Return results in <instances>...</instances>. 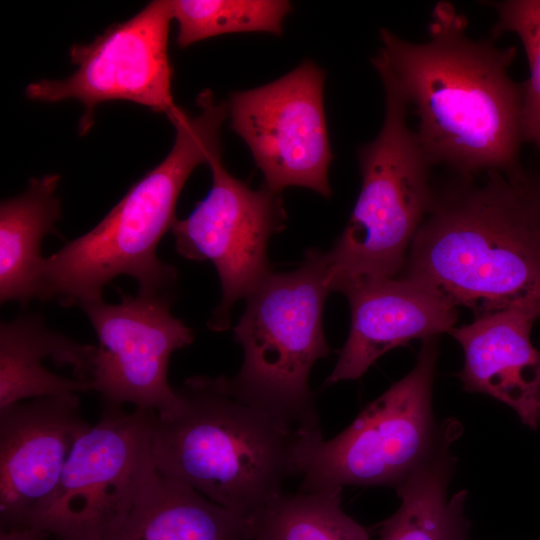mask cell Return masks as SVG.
Segmentation results:
<instances>
[{"label":"cell","mask_w":540,"mask_h":540,"mask_svg":"<svg viewBox=\"0 0 540 540\" xmlns=\"http://www.w3.org/2000/svg\"><path fill=\"white\" fill-rule=\"evenodd\" d=\"M460 433L453 420L433 456L395 488L401 503L379 524L380 540H471L464 510L467 492L448 496L455 466L450 446Z\"/></svg>","instance_id":"19"},{"label":"cell","mask_w":540,"mask_h":540,"mask_svg":"<svg viewBox=\"0 0 540 540\" xmlns=\"http://www.w3.org/2000/svg\"><path fill=\"white\" fill-rule=\"evenodd\" d=\"M467 26L463 13L440 1L423 42L381 28L371 62L417 116L415 133L432 166L462 177L518 172L522 87L509 74L516 47L474 39Z\"/></svg>","instance_id":"1"},{"label":"cell","mask_w":540,"mask_h":540,"mask_svg":"<svg viewBox=\"0 0 540 540\" xmlns=\"http://www.w3.org/2000/svg\"><path fill=\"white\" fill-rule=\"evenodd\" d=\"M383 87L381 130L357 153L360 193L345 229L326 252L332 291L398 277L433 201L432 165L408 124L409 108L393 87Z\"/></svg>","instance_id":"6"},{"label":"cell","mask_w":540,"mask_h":540,"mask_svg":"<svg viewBox=\"0 0 540 540\" xmlns=\"http://www.w3.org/2000/svg\"><path fill=\"white\" fill-rule=\"evenodd\" d=\"M49 534L31 527L1 529L0 540H47Z\"/></svg>","instance_id":"23"},{"label":"cell","mask_w":540,"mask_h":540,"mask_svg":"<svg viewBox=\"0 0 540 540\" xmlns=\"http://www.w3.org/2000/svg\"><path fill=\"white\" fill-rule=\"evenodd\" d=\"M537 319L529 310L509 309L450 332L464 354L463 388L506 404L532 429L540 423V351L531 341Z\"/></svg>","instance_id":"15"},{"label":"cell","mask_w":540,"mask_h":540,"mask_svg":"<svg viewBox=\"0 0 540 540\" xmlns=\"http://www.w3.org/2000/svg\"><path fill=\"white\" fill-rule=\"evenodd\" d=\"M171 4L181 48L228 33L281 35L283 20L292 10L284 0H171Z\"/></svg>","instance_id":"21"},{"label":"cell","mask_w":540,"mask_h":540,"mask_svg":"<svg viewBox=\"0 0 540 540\" xmlns=\"http://www.w3.org/2000/svg\"><path fill=\"white\" fill-rule=\"evenodd\" d=\"M324 77L322 69L305 60L271 83L230 94L231 129L251 151L263 185L275 193L301 186L324 197L332 194Z\"/></svg>","instance_id":"11"},{"label":"cell","mask_w":540,"mask_h":540,"mask_svg":"<svg viewBox=\"0 0 540 540\" xmlns=\"http://www.w3.org/2000/svg\"><path fill=\"white\" fill-rule=\"evenodd\" d=\"M482 175L434 191L399 276L475 318L509 309L540 318V177Z\"/></svg>","instance_id":"2"},{"label":"cell","mask_w":540,"mask_h":540,"mask_svg":"<svg viewBox=\"0 0 540 540\" xmlns=\"http://www.w3.org/2000/svg\"><path fill=\"white\" fill-rule=\"evenodd\" d=\"M535 540H540V538H538V539H535Z\"/></svg>","instance_id":"25"},{"label":"cell","mask_w":540,"mask_h":540,"mask_svg":"<svg viewBox=\"0 0 540 540\" xmlns=\"http://www.w3.org/2000/svg\"><path fill=\"white\" fill-rule=\"evenodd\" d=\"M76 393L0 409V526L23 527L55 488L77 439L90 429Z\"/></svg>","instance_id":"13"},{"label":"cell","mask_w":540,"mask_h":540,"mask_svg":"<svg viewBox=\"0 0 540 540\" xmlns=\"http://www.w3.org/2000/svg\"><path fill=\"white\" fill-rule=\"evenodd\" d=\"M199 113L178 109L170 119L174 144L156 167L135 182L107 215L85 234L45 258L38 298L70 307L102 298L113 279L127 275L140 293H166L177 279L174 266L162 262L157 247L176 221L180 193L192 171L221 154L220 132L227 103L210 90L197 98Z\"/></svg>","instance_id":"4"},{"label":"cell","mask_w":540,"mask_h":540,"mask_svg":"<svg viewBox=\"0 0 540 540\" xmlns=\"http://www.w3.org/2000/svg\"><path fill=\"white\" fill-rule=\"evenodd\" d=\"M56 540H66V539H60V538H56Z\"/></svg>","instance_id":"24"},{"label":"cell","mask_w":540,"mask_h":540,"mask_svg":"<svg viewBox=\"0 0 540 540\" xmlns=\"http://www.w3.org/2000/svg\"><path fill=\"white\" fill-rule=\"evenodd\" d=\"M120 292L121 301L103 298L79 305L98 338L89 378L105 407L131 403L137 409L173 415L180 396L167 379L168 363L176 350L191 344L194 333L171 313L166 293Z\"/></svg>","instance_id":"10"},{"label":"cell","mask_w":540,"mask_h":540,"mask_svg":"<svg viewBox=\"0 0 540 540\" xmlns=\"http://www.w3.org/2000/svg\"><path fill=\"white\" fill-rule=\"evenodd\" d=\"M111 540H253V537L247 519L156 470Z\"/></svg>","instance_id":"17"},{"label":"cell","mask_w":540,"mask_h":540,"mask_svg":"<svg viewBox=\"0 0 540 540\" xmlns=\"http://www.w3.org/2000/svg\"><path fill=\"white\" fill-rule=\"evenodd\" d=\"M488 4L497 15L491 37L496 39L504 33H513L524 47L530 74L521 84L522 137L540 152V0H504Z\"/></svg>","instance_id":"22"},{"label":"cell","mask_w":540,"mask_h":540,"mask_svg":"<svg viewBox=\"0 0 540 540\" xmlns=\"http://www.w3.org/2000/svg\"><path fill=\"white\" fill-rule=\"evenodd\" d=\"M154 411L103 406L75 442L53 491L23 527L66 540H111L156 472Z\"/></svg>","instance_id":"8"},{"label":"cell","mask_w":540,"mask_h":540,"mask_svg":"<svg viewBox=\"0 0 540 540\" xmlns=\"http://www.w3.org/2000/svg\"><path fill=\"white\" fill-rule=\"evenodd\" d=\"M437 336L423 340L413 369L362 410L339 435L309 436L299 457L300 490L347 485L396 488L436 452L451 421L432 408Z\"/></svg>","instance_id":"7"},{"label":"cell","mask_w":540,"mask_h":540,"mask_svg":"<svg viewBox=\"0 0 540 540\" xmlns=\"http://www.w3.org/2000/svg\"><path fill=\"white\" fill-rule=\"evenodd\" d=\"M341 293L350 306V330L326 385L360 378L383 354L413 339L450 333L458 318L457 308L433 290L401 276Z\"/></svg>","instance_id":"14"},{"label":"cell","mask_w":540,"mask_h":540,"mask_svg":"<svg viewBox=\"0 0 540 540\" xmlns=\"http://www.w3.org/2000/svg\"><path fill=\"white\" fill-rule=\"evenodd\" d=\"M177 391V411L154 415L157 470L248 521L299 474L304 440L321 433L306 432L248 400L224 376H194Z\"/></svg>","instance_id":"3"},{"label":"cell","mask_w":540,"mask_h":540,"mask_svg":"<svg viewBox=\"0 0 540 540\" xmlns=\"http://www.w3.org/2000/svg\"><path fill=\"white\" fill-rule=\"evenodd\" d=\"M95 346L78 343L28 314L0 326V409L25 399L91 390Z\"/></svg>","instance_id":"16"},{"label":"cell","mask_w":540,"mask_h":540,"mask_svg":"<svg viewBox=\"0 0 540 540\" xmlns=\"http://www.w3.org/2000/svg\"><path fill=\"white\" fill-rule=\"evenodd\" d=\"M60 175L35 177L20 195L0 205V301L26 306L38 298L45 258L41 244L56 232L61 201L56 195Z\"/></svg>","instance_id":"18"},{"label":"cell","mask_w":540,"mask_h":540,"mask_svg":"<svg viewBox=\"0 0 540 540\" xmlns=\"http://www.w3.org/2000/svg\"><path fill=\"white\" fill-rule=\"evenodd\" d=\"M254 540V539H253Z\"/></svg>","instance_id":"26"},{"label":"cell","mask_w":540,"mask_h":540,"mask_svg":"<svg viewBox=\"0 0 540 540\" xmlns=\"http://www.w3.org/2000/svg\"><path fill=\"white\" fill-rule=\"evenodd\" d=\"M331 291L326 252L309 249L295 270L271 271L250 292L233 328L244 357L231 387L306 432L321 431L309 375L330 352L322 312Z\"/></svg>","instance_id":"5"},{"label":"cell","mask_w":540,"mask_h":540,"mask_svg":"<svg viewBox=\"0 0 540 540\" xmlns=\"http://www.w3.org/2000/svg\"><path fill=\"white\" fill-rule=\"evenodd\" d=\"M208 166L212 184L203 200L184 219H176L171 232L175 249L192 261H210L219 276L221 301L208 327H230L232 305L272 271L267 246L273 234L285 228L286 211L279 193L264 185L252 189L224 167L221 154Z\"/></svg>","instance_id":"12"},{"label":"cell","mask_w":540,"mask_h":540,"mask_svg":"<svg viewBox=\"0 0 540 540\" xmlns=\"http://www.w3.org/2000/svg\"><path fill=\"white\" fill-rule=\"evenodd\" d=\"M173 19L171 0H153L129 20L114 24L88 44L70 48L76 70L60 80L42 79L26 87L34 101L76 100L84 107L80 133L93 125L97 105L129 101L169 120L177 112L172 95L173 68L168 36Z\"/></svg>","instance_id":"9"},{"label":"cell","mask_w":540,"mask_h":540,"mask_svg":"<svg viewBox=\"0 0 540 540\" xmlns=\"http://www.w3.org/2000/svg\"><path fill=\"white\" fill-rule=\"evenodd\" d=\"M342 488L282 493L249 520L254 540H370L341 508Z\"/></svg>","instance_id":"20"}]
</instances>
